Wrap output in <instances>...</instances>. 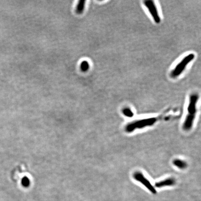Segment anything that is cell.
I'll return each mask as SVG.
<instances>
[{"instance_id":"cell-1","label":"cell","mask_w":201,"mask_h":201,"mask_svg":"<svg viewBox=\"0 0 201 201\" xmlns=\"http://www.w3.org/2000/svg\"><path fill=\"white\" fill-rule=\"evenodd\" d=\"M198 99V96L197 94H193L190 96L189 105L188 106V114L186 116L183 123V130L189 131L193 126L194 122L197 113V103Z\"/></svg>"},{"instance_id":"cell-2","label":"cell","mask_w":201,"mask_h":201,"mask_svg":"<svg viewBox=\"0 0 201 201\" xmlns=\"http://www.w3.org/2000/svg\"><path fill=\"white\" fill-rule=\"evenodd\" d=\"M159 119V117H150L133 121L127 124L125 128V131L128 133H132L138 129L139 130L151 126L158 122Z\"/></svg>"},{"instance_id":"cell-3","label":"cell","mask_w":201,"mask_h":201,"mask_svg":"<svg viewBox=\"0 0 201 201\" xmlns=\"http://www.w3.org/2000/svg\"><path fill=\"white\" fill-rule=\"evenodd\" d=\"M194 57V55L193 54H189L184 57L172 71L171 76L173 77H176L179 76L184 71L186 66L188 65L190 61L193 60Z\"/></svg>"},{"instance_id":"cell-4","label":"cell","mask_w":201,"mask_h":201,"mask_svg":"<svg viewBox=\"0 0 201 201\" xmlns=\"http://www.w3.org/2000/svg\"><path fill=\"white\" fill-rule=\"evenodd\" d=\"M133 177L135 180L142 183L152 193L155 194L157 193L154 187L152 185L150 181L144 176L142 172L140 171L135 172L133 174Z\"/></svg>"},{"instance_id":"cell-5","label":"cell","mask_w":201,"mask_h":201,"mask_svg":"<svg viewBox=\"0 0 201 201\" xmlns=\"http://www.w3.org/2000/svg\"><path fill=\"white\" fill-rule=\"evenodd\" d=\"M144 3L145 6L147 7L151 15L152 16L154 21L156 22V24L160 23L161 21V19L159 16L158 9L154 2L151 0H148V1H144Z\"/></svg>"},{"instance_id":"cell-6","label":"cell","mask_w":201,"mask_h":201,"mask_svg":"<svg viewBox=\"0 0 201 201\" xmlns=\"http://www.w3.org/2000/svg\"><path fill=\"white\" fill-rule=\"evenodd\" d=\"M175 180L172 177L168 178L164 180L159 181L155 183V186L156 188H160L167 186H171L174 185L175 184Z\"/></svg>"},{"instance_id":"cell-7","label":"cell","mask_w":201,"mask_h":201,"mask_svg":"<svg viewBox=\"0 0 201 201\" xmlns=\"http://www.w3.org/2000/svg\"><path fill=\"white\" fill-rule=\"evenodd\" d=\"M173 164L177 168L180 170H184L186 169L188 164L185 161L180 159H175L173 162Z\"/></svg>"},{"instance_id":"cell-8","label":"cell","mask_w":201,"mask_h":201,"mask_svg":"<svg viewBox=\"0 0 201 201\" xmlns=\"http://www.w3.org/2000/svg\"><path fill=\"white\" fill-rule=\"evenodd\" d=\"M123 113L124 116L128 118H131L134 116V113L132 110L129 108H123Z\"/></svg>"},{"instance_id":"cell-9","label":"cell","mask_w":201,"mask_h":201,"mask_svg":"<svg viewBox=\"0 0 201 201\" xmlns=\"http://www.w3.org/2000/svg\"><path fill=\"white\" fill-rule=\"evenodd\" d=\"M85 1H80L78 2L76 8V11L78 13H82L85 7Z\"/></svg>"},{"instance_id":"cell-10","label":"cell","mask_w":201,"mask_h":201,"mask_svg":"<svg viewBox=\"0 0 201 201\" xmlns=\"http://www.w3.org/2000/svg\"><path fill=\"white\" fill-rule=\"evenodd\" d=\"M89 68V64L87 61H84L81 64V68L83 71H87Z\"/></svg>"},{"instance_id":"cell-11","label":"cell","mask_w":201,"mask_h":201,"mask_svg":"<svg viewBox=\"0 0 201 201\" xmlns=\"http://www.w3.org/2000/svg\"><path fill=\"white\" fill-rule=\"evenodd\" d=\"M22 184L25 186H27L29 184V181H28L27 179H25L23 180V182H22Z\"/></svg>"}]
</instances>
